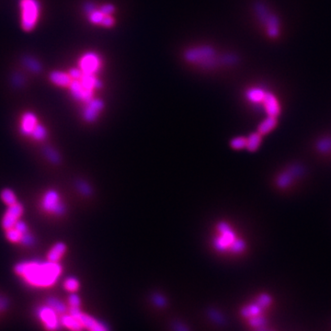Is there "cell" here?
Here are the masks:
<instances>
[{
  "label": "cell",
  "instance_id": "cell-38",
  "mask_svg": "<svg viewBox=\"0 0 331 331\" xmlns=\"http://www.w3.org/2000/svg\"><path fill=\"white\" fill-rule=\"evenodd\" d=\"M7 299H6L5 297H3V296H1V295H0V311L6 309V308H7Z\"/></svg>",
  "mask_w": 331,
  "mask_h": 331
},
{
  "label": "cell",
  "instance_id": "cell-13",
  "mask_svg": "<svg viewBox=\"0 0 331 331\" xmlns=\"http://www.w3.org/2000/svg\"><path fill=\"white\" fill-rule=\"evenodd\" d=\"M70 76L67 71L55 69L48 74V80L53 86L66 89L70 83Z\"/></svg>",
  "mask_w": 331,
  "mask_h": 331
},
{
  "label": "cell",
  "instance_id": "cell-21",
  "mask_svg": "<svg viewBox=\"0 0 331 331\" xmlns=\"http://www.w3.org/2000/svg\"><path fill=\"white\" fill-rule=\"evenodd\" d=\"M261 143H262V136L258 132L252 133L248 137L246 149L248 152H256L259 149Z\"/></svg>",
  "mask_w": 331,
  "mask_h": 331
},
{
  "label": "cell",
  "instance_id": "cell-18",
  "mask_svg": "<svg viewBox=\"0 0 331 331\" xmlns=\"http://www.w3.org/2000/svg\"><path fill=\"white\" fill-rule=\"evenodd\" d=\"M278 124V117L274 116H267L266 119H264L258 126V133L262 137L270 134L272 131H274Z\"/></svg>",
  "mask_w": 331,
  "mask_h": 331
},
{
  "label": "cell",
  "instance_id": "cell-16",
  "mask_svg": "<svg viewBox=\"0 0 331 331\" xmlns=\"http://www.w3.org/2000/svg\"><path fill=\"white\" fill-rule=\"evenodd\" d=\"M262 24L266 27L267 34L269 37L277 38L280 35V20L276 15L271 12Z\"/></svg>",
  "mask_w": 331,
  "mask_h": 331
},
{
  "label": "cell",
  "instance_id": "cell-26",
  "mask_svg": "<svg viewBox=\"0 0 331 331\" xmlns=\"http://www.w3.org/2000/svg\"><path fill=\"white\" fill-rule=\"evenodd\" d=\"M273 301H274V299H273V297L271 295H269V294H266V293H262V294L258 295V297H257L255 303H257L261 308L265 310L272 305Z\"/></svg>",
  "mask_w": 331,
  "mask_h": 331
},
{
  "label": "cell",
  "instance_id": "cell-30",
  "mask_svg": "<svg viewBox=\"0 0 331 331\" xmlns=\"http://www.w3.org/2000/svg\"><path fill=\"white\" fill-rule=\"evenodd\" d=\"M68 309H76L81 308V299L77 294H70L67 298Z\"/></svg>",
  "mask_w": 331,
  "mask_h": 331
},
{
  "label": "cell",
  "instance_id": "cell-24",
  "mask_svg": "<svg viewBox=\"0 0 331 331\" xmlns=\"http://www.w3.org/2000/svg\"><path fill=\"white\" fill-rule=\"evenodd\" d=\"M46 303H48L51 305L54 309L57 312L60 316H63L65 313L68 312V306L65 304V303L61 302L60 300H58L55 297H50Z\"/></svg>",
  "mask_w": 331,
  "mask_h": 331
},
{
  "label": "cell",
  "instance_id": "cell-15",
  "mask_svg": "<svg viewBox=\"0 0 331 331\" xmlns=\"http://www.w3.org/2000/svg\"><path fill=\"white\" fill-rule=\"evenodd\" d=\"M67 252V246L64 242H56L52 246L46 254V259L53 262H61Z\"/></svg>",
  "mask_w": 331,
  "mask_h": 331
},
{
  "label": "cell",
  "instance_id": "cell-23",
  "mask_svg": "<svg viewBox=\"0 0 331 331\" xmlns=\"http://www.w3.org/2000/svg\"><path fill=\"white\" fill-rule=\"evenodd\" d=\"M63 287L66 292H68L70 294H76L80 290V281H79L78 278H76L74 276L67 277L64 281Z\"/></svg>",
  "mask_w": 331,
  "mask_h": 331
},
{
  "label": "cell",
  "instance_id": "cell-3",
  "mask_svg": "<svg viewBox=\"0 0 331 331\" xmlns=\"http://www.w3.org/2000/svg\"><path fill=\"white\" fill-rule=\"evenodd\" d=\"M19 129L23 137L36 142H43L48 137L47 128L41 123L36 113L31 110L22 112L19 121Z\"/></svg>",
  "mask_w": 331,
  "mask_h": 331
},
{
  "label": "cell",
  "instance_id": "cell-7",
  "mask_svg": "<svg viewBox=\"0 0 331 331\" xmlns=\"http://www.w3.org/2000/svg\"><path fill=\"white\" fill-rule=\"evenodd\" d=\"M216 229L218 236L214 239V247L217 251L228 252L231 246L238 239L236 232L233 230L230 224L221 221L217 223Z\"/></svg>",
  "mask_w": 331,
  "mask_h": 331
},
{
  "label": "cell",
  "instance_id": "cell-2",
  "mask_svg": "<svg viewBox=\"0 0 331 331\" xmlns=\"http://www.w3.org/2000/svg\"><path fill=\"white\" fill-rule=\"evenodd\" d=\"M20 25L22 31L30 33L34 31L42 15V4L40 0H19Z\"/></svg>",
  "mask_w": 331,
  "mask_h": 331
},
{
  "label": "cell",
  "instance_id": "cell-33",
  "mask_svg": "<svg viewBox=\"0 0 331 331\" xmlns=\"http://www.w3.org/2000/svg\"><path fill=\"white\" fill-rule=\"evenodd\" d=\"M152 301L157 306H159V307L165 306L166 303L165 297L160 294H154L152 295Z\"/></svg>",
  "mask_w": 331,
  "mask_h": 331
},
{
  "label": "cell",
  "instance_id": "cell-14",
  "mask_svg": "<svg viewBox=\"0 0 331 331\" xmlns=\"http://www.w3.org/2000/svg\"><path fill=\"white\" fill-rule=\"evenodd\" d=\"M262 105L266 111L267 115L278 117L281 113L280 103L275 97V95L270 91H266L265 98L262 102Z\"/></svg>",
  "mask_w": 331,
  "mask_h": 331
},
{
  "label": "cell",
  "instance_id": "cell-32",
  "mask_svg": "<svg viewBox=\"0 0 331 331\" xmlns=\"http://www.w3.org/2000/svg\"><path fill=\"white\" fill-rule=\"evenodd\" d=\"M77 187H78V190L84 196H90V195L93 193L92 188L90 187V185L88 183H86V181H84V180L78 181L77 182Z\"/></svg>",
  "mask_w": 331,
  "mask_h": 331
},
{
  "label": "cell",
  "instance_id": "cell-17",
  "mask_svg": "<svg viewBox=\"0 0 331 331\" xmlns=\"http://www.w3.org/2000/svg\"><path fill=\"white\" fill-rule=\"evenodd\" d=\"M61 326L68 331H84V328L79 318L69 312L61 316Z\"/></svg>",
  "mask_w": 331,
  "mask_h": 331
},
{
  "label": "cell",
  "instance_id": "cell-9",
  "mask_svg": "<svg viewBox=\"0 0 331 331\" xmlns=\"http://www.w3.org/2000/svg\"><path fill=\"white\" fill-rule=\"evenodd\" d=\"M23 215H24V206L22 202H16L10 206H7V210L1 218L0 225L2 230H8L12 226H14L15 223L22 220Z\"/></svg>",
  "mask_w": 331,
  "mask_h": 331
},
{
  "label": "cell",
  "instance_id": "cell-25",
  "mask_svg": "<svg viewBox=\"0 0 331 331\" xmlns=\"http://www.w3.org/2000/svg\"><path fill=\"white\" fill-rule=\"evenodd\" d=\"M247 142H248V137H234L231 139L230 145L231 148L234 150H243L247 147Z\"/></svg>",
  "mask_w": 331,
  "mask_h": 331
},
{
  "label": "cell",
  "instance_id": "cell-29",
  "mask_svg": "<svg viewBox=\"0 0 331 331\" xmlns=\"http://www.w3.org/2000/svg\"><path fill=\"white\" fill-rule=\"evenodd\" d=\"M246 248H247V243L245 240L238 238V239L234 242V244L231 246L230 249L228 252H230L232 254L238 255L245 251Z\"/></svg>",
  "mask_w": 331,
  "mask_h": 331
},
{
  "label": "cell",
  "instance_id": "cell-6",
  "mask_svg": "<svg viewBox=\"0 0 331 331\" xmlns=\"http://www.w3.org/2000/svg\"><path fill=\"white\" fill-rule=\"evenodd\" d=\"M4 235L9 243L15 245H22L29 248L35 243L34 236L23 219L15 223L14 226L8 230L4 231Z\"/></svg>",
  "mask_w": 331,
  "mask_h": 331
},
{
  "label": "cell",
  "instance_id": "cell-4",
  "mask_svg": "<svg viewBox=\"0 0 331 331\" xmlns=\"http://www.w3.org/2000/svg\"><path fill=\"white\" fill-rule=\"evenodd\" d=\"M184 59L188 63L197 64L204 68H213L220 64L216 56V50L209 45L193 47L184 53Z\"/></svg>",
  "mask_w": 331,
  "mask_h": 331
},
{
  "label": "cell",
  "instance_id": "cell-8",
  "mask_svg": "<svg viewBox=\"0 0 331 331\" xmlns=\"http://www.w3.org/2000/svg\"><path fill=\"white\" fill-rule=\"evenodd\" d=\"M36 315L45 331L61 330V316L48 303L38 306Z\"/></svg>",
  "mask_w": 331,
  "mask_h": 331
},
{
  "label": "cell",
  "instance_id": "cell-28",
  "mask_svg": "<svg viewBox=\"0 0 331 331\" xmlns=\"http://www.w3.org/2000/svg\"><path fill=\"white\" fill-rule=\"evenodd\" d=\"M293 181V177L292 175L289 172L281 173V175L277 178L276 180V183L278 187L281 188V189H285L288 187L289 185L292 183Z\"/></svg>",
  "mask_w": 331,
  "mask_h": 331
},
{
  "label": "cell",
  "instance_id": "cell-36",
  "mask_svg": "<svg viewBox=\"0 0 331 331\" xmlns=\"http://www.w3.org/2000/svg\"><path fill=\"white\" fill-rule=\"evenodd\" d=\"M100 10L104 15H112L115 12V7L112 4H105L100 7Z\"/></svg>",
  "mask_w": 331,
  "mask_h": 331
},
{
  "label": "cell",
  "instance_id": "cell-27",
  "mask_svg": "<svg viewBox=\"0 0 331 331\" xmlns=\"http://www.w3.org/2000/svg\"><path fill=\"white\" fill-rule=\"evenodd\" d=\"M248 325L254 330L266 328L267 319L266 317H264L263 315L248 318Z\"/></svg>",
  "mask_w": 331,
  "mask_h": 331
},
{
  "label": "cell",
  "instance_id": "cell-5",
  "mask_svg": "<svg viewBox=\"0 0 331 331\" xmlns=\"http://www.w3.org/2000/svg\"><path fill=\"white\" fill-rule=\"evenodd\" d=\"M40 206L43 213L49 216L60 217L66 213V206L61 194L54 189L47 190L43 193L40 201Z\"/></svg>",
  "mask_w": 331,
  "mask_h": 331
},
{
  "label": "cell",
  "instance_id": "cell-22",
  "mask_svg": "<svg viewBox=\"0 0 331 331\" xmlns=\"http://www.w3.org/2000/svg\"><path fill=\"white\" fill-rule=\"evenodd\" d=\"M0 199L2 202L6 205V206H10L12 204H14L16 202H19L17 194L15 193L14 191L9 189V188H6L3 189L0 193Z\"/></svg>",
  "mask_w": 331,
  "mask_h": 331
},
{
  "label": "cell",
  "instance_id": "cell-19",
  "mask_svg": "<svg viewBox=\"0 0 331 331\" xmlns=\"http://www.w3.org/2000/svg\"><path fill=\"white\" fill-rule=\"evenodd\" d=\"M266 91L261 87H252L247 90L246 98L254 104H262Z\"/></svg>",
  "mask_w": 331,
  "mask_h": 331
},
{
  "label": "cell",
  "instance_id": "cell-10",
  "mask_svg": "<svg viewBox=\"0 0 331 331\" xmlns=\"http://www.w3.org/2000/svg\"><path fill=\"white\" fill-rule=\"evenodd\" d=\"M102 65L101 58L95 52H86L83 54L78 62V67L83 73L95 74L100 72Z\"/></svg>",
  "mask_w": 331,
  "mask_h": 331
},
{
  "label": "cell",
  "instance_id": "cell-11",
  "mask_svg": "<svg viewBox=\"0 0 331 331\" xmlns=\"http://www.w3.org/2000/svg\"><path fill=\"white\" fill-rule=\"evenodd\" d=\"M68 312L71 313L75 317H78L79 320L84 328V331H109L108 328L96 319L95 317L84 313L81 308L76 309H68Z\"/></svg>",
  "mask_w": 331,
  "mask_h": 331
},
{
  "label": "cell",
  "instance_id": "cell-12",
  "mask_svg": "<svg viewBox=\"0 0 331 331\" xmlns=\"http://www.w3.org/2000/svg\"><path fill=\"white\" fill-rule=\"evenodd\" d=\"M83 105L84 108L82 111V118L86 123H95L104 109V102L98 98H93L91 101H87Z\"/></svg>",
  "mask_w": 331,
  "mask_h": 331
},
{
  "label": "cell",
  "instance_id": "cell-37",
  "mask_svg": "<svg viewBox=\"0 0 331 331\" xmlns=\"http://www.w3.org/2000/svg\"><path fill=\"white\" fill-rule=\"evenodd\" d=\"M46 155H47V157L49 158L52 162H55V163L59 162V156H58L56 153L53 151H47L46 152Z\"/></svg>",
  "mask_w": 331,
  "mask_h": 331
},
{
  "label": "cell",
  "instance_id": "cell-1",
  "mask_svg": "<svg viewBox=\"0 0 331 331\" xmlns=\"http://www.w3.org/2000/svg\"><path fill=\"white\" fill-rule=\"evenodd\" d=\"M13 272L24 284L30 288H51L56 284L63 274L60 262L42 260H23L14 265Z\"/></svg>",
  "mask_w": 331,
  "mask_h": 331
},
{
  "label": "cell",
  "instance_id": "cell-34",
  "mask_svg": "<svg viewBox=\"0 0 331 331\" xmlns=\"http://www.w3.org/2000/svg\"><path fill=\"white\" fill-rule=\"evenodd\" d=\"M26 65L29 67L30 70H32L34 72H39L40 69H41V65H39L38 62L32 58L26 59Z\"/></svg>",
  "mask_w": 331,
  "mask_h": 331
},
{
  "label": "cell",
  "instance_id": "cell-35",
  "mask_svg": "<svg viewBox=\"0 0 331 331\" xmlns=\"http://www.w3.org/2000/svg\"><path fill=\"white\" fill-rule=\"evenodd\" d=\"M115 24V21L111 15H105L103 21L101 22V26L105 28H110Z\"/></svg>",
  "mask_w": 331,
  "mask_h": 331
},
{
  "label": "cell",
  "instance_id": "cell-20",
  "mask_svg": "<svg viewBox=\"0 0 331 331\" xmlns=\"http://www.w3.org/2000/svg\"><path fill=\"white\" fill-rule=\"evenodd\" d=\"M263 308H261L257 303L247 304L240 309V315L247 319L253 317L260 316L263 313Z\"/></svg>",
  "mask_w": 331,
  "mask_h": 331
},
{
  "label": "cell",
  "instance_id": "cell-31",
  "mask_svg": "<svg viewBox=\"0 0 331 331\" xmlns=\"http://www.w3.org/2000/svg\"><path fill=\"white\" fill-rule=\"evenodd\" d=\"M238 57L234 54L223 55L222 57L219 58L220 64L223 65H234L238 63Z\"/></svg>",
  "mask_w": 331,
  "mask_h": 331
}]
</instances>
